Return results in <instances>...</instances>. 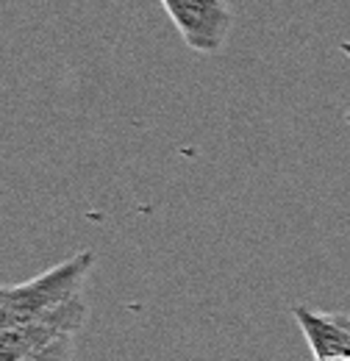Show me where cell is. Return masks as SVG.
Here are the masks:
<instances>
[{
    "instance_id": "8",
    "label": "cell",
    "mask_w": 350,
    "mask_h": 361,
    "mask_svg": "<svg viewBox=\"0 0 350 361\" xmlns=\"http://www.w3.org/2000/svg\"><path fill=\"white\" fill-rule=\"evenodd\" d=\"M345 123H348V126H350V111H348V114H345Z\"/></svg>"
},
{
    "instance_id": "3",
    "label": "cell",
    "mask_w": 350,
    "mask_h": 361,
    "mask_svg": "<svg viewBox=\"0 0 350 361\" xmlns=\"http://www.w3.org/2000/svg\"><path fill=\"white\" fill-rule=\"evenodd\" d=\"M84 317H87V300H84V295H78L34 322L0 331V361H23L40 353L59 336L76 334L81 328Z\"/></svg>"
},
{
    "instance_id": "6",
    "label": "cell",
    "mask_w": 350,
    "mask_h": 361,
    "mask_svg": "<svg viewBox=\"0 0 350 361\" xmlns=\"http://www.w3.org/2000/svg\"><path fill=\"white\" fill-rule=\"evenodd\" d=\"M339 50H342V53L350 59V42H339Z\"/></svg>"
},
{
    "instance_id": "4",
    "label": "cell",
    "mask_w": 350,
    "mask_h": 361,
    "mask_svg": "<svg viewBox=\"0 0 350 361\" xmlns=\"http://www.w3.org/2000/svg\"><path fill=\"white\" fill-rule=\"evenodd\" d=\"M292 314L298 319L303 336L308 342V350L314 361H331L350 356V325H345L337 317H328L308 306H295Z\"/></svg>"
},
{
    "instance_id": "1",
    "label": "cell",
    "mask_w": 350,
    "mask_h": 361,
    "mask_svg": "<svg viewBox=\"0 0 350 361\" xmlns=\"http://www.w3.org/2000/svg\"><path fill=\"white\" fill-rule=\"evenodd\" d=\"M92 264H95V253L78 250L76 256L64 259L61 264L50 267L25 283L6 286L0 295V331L34 322L50 314L53 309L64 306L67 300L78 298L87 283V275L92 272Z\"/></svg>"
},
{
    "instance_id": "9",
    "label": "cell",
    "mask_w": 350,
    "mask_h": 361,
    "mask_svg": "<svg viewBox=\"0 0 350 361\" xmlns=\"http://www.w3.org/2000/svg\"><path fill=\"white\" fill-rule=\"evenodd\" d=\"M3 289H6V286H0V295H3Z\"/></svg>"
},
{
    "instance_id": "5",
    "label": "cell",
    "mask_w": 350,
    "mask_h": 361,
    "mask_svg": "<svg viewBox=\"0 0 350 361\" xmlns=\"http://www.w3.org/2000/svg\"><path fill=\"white\" fill-rule=\"evenodd\" d=\"M73 339H76V334H64L56 342H50L44 350L23 361H73Z\"/></svg>"
},
{
    "instance_id": "7",
    "label": "cell",
    "mask_w": 350,
    "mask_h": 361,
    "mask_svg": "<svg viewBox=\"0 0 350 361\" xmlns=\"http://www.w3.org/2000/svg\"><path fill=\"white\" fill-rule=\"evenodd\" d=\"M331 361H350V356H342V359H331Z\"/></svg>"
},
{
    "instance_id": "2",
    "label": "cell",
    "mask_w": 350,
    "mask_h": 361,
    "mask_svg": "<svg viewBox=\"0 0 350 361\" xmlns=\"http://www.w3.org/2000/svg\"><path fill=\"white\" fill-rule=\"evenodd\" d=\"M170 14L178 34L195 53H219L231 25L234 11L225 0H159Z\"/></svg>"
}]
</instances>
